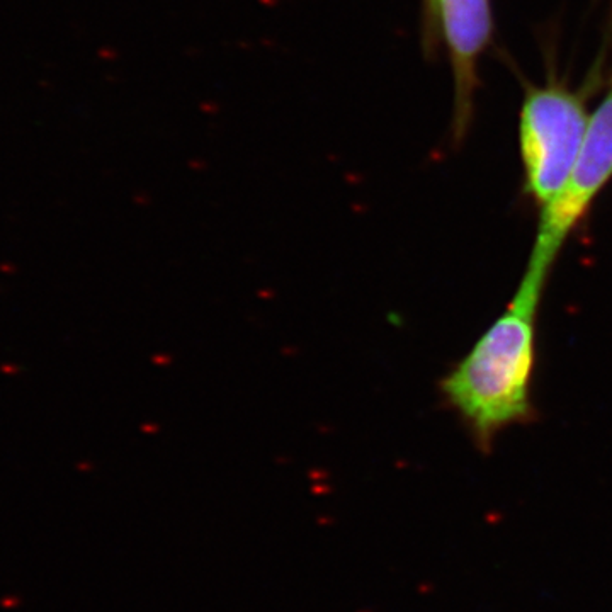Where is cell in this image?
Segmentation results:
<instances>
[{
  "label": "cell",
  "mask_w": 612,
  "mask_h": 612,
  "mask_svg": "<svg viewBox=\"0 0 612 612\" xmlns=\"http://www.w3.org/2000/svg\"><path fill=\"white\" fill-rule=\"evenodd\" d=\"M541 294V287L522 281L509 308L441 383L444 398L468 424L481 447H488L502 428L531 415Z\"/></svg>",
  "instance_id": "cell-1"
},
{
  "label": "cell",
  "mask_w": 612,
  "mask_h": 612,
  "mask_svg": "<svg viewBox=\"0 0 612 612\" xmlns=\"http://www.w3.org/2000/svg\"><path fill=\"white\" fill-rule=\"evenodd\" d=\"M425 4H427V7H428V10L432 12L434 17H437V14H439V4H441V0H425Z\"/></svg>",
  "instance_id": "cell-5"
},
{
  "label": "cell",
  "mask_w": 612,
  "mask_h": 612,
  "mask_svg": "<svg viewBox=\"0 0 612 612\" xmlns=\"http://www.w3.org/2000/svg\"><path fill=\"white\" fill-rule=\"evenodd\" d=\"M612 179V88L590 114L571 175L554 201L543 208L529 265L522 279L544 287L565 240Z\"/></svg>",
  "instance_id": "cell-3"
},
{
  "label": "cell",
  "mask_w": 612,
  "mask_h": 612,
  "mask_svg": "<svg viewBox=\"0 0 612 612\" xmlns=\"http://www.w3.org/2000/svg\"><path fill=\"white\" fill-rule=\"evenodd\" d=\"M519 121L526 189L546 208L563 191L580 153L590 121L587 96L561 82L529 87Z\"/></svg>",
  "instance_id": "cell-2"
},
{
  "label": "cell",
  "mask_w": 612,
  "mask_h": 612,
  "mask_svg": "<svg viewBox=\"0 0 612 612\" xmlns=\"http://www.w3.org/2000/svg\"><path fill=\"white\" fill-rule=\"evenodd\" d=\"M441 21L454 77V128L464 135L473 113L478 60L492 36L490 0H441Z\"/></svg>",
  "instance_id": "cell-4"
}]
</instances>
